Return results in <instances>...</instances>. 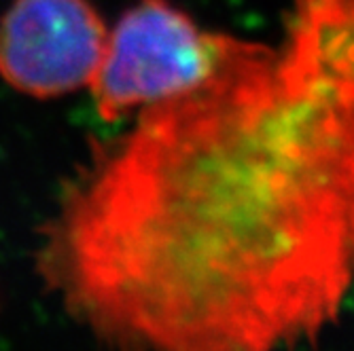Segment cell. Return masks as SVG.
Returning a JSON list of instances; mask_svg holds the SVG:
<instances>
[{
    "mask_svg": "<svg viewBox=\"0 0 354 351\" xmlns=\"http://www.w3.org/2000/svg\"><path fill=\"white\" fill-rule=\"evenodd\" d=\"M37 273L111 351H299L354 277V0H291L204 85L93 150Z\"/></svg>",
    "mask_w": 354,
    "mask_h": 351,
    "instance_id": "obj_1",
    "label": "cell"
},
{
    "mask_svg": "<svg viewBox=\"0 0 354 351\" xmlns=\"http://www.w3.org/2000/svg\"><path fill=\"white\" fill-rule=\"evenodd\" d=\"M106 43L89 0H13L0 17V77L30 98H62L91 87Z\"/></svg>",
    "mask_w": 354,
    "mask_h": 351,
    "instance_id": "obj_3",
    "label": "cell"
},
{
    "mask_svg": "<svg viewBox=\"0 0 354 351\" xmlns=\"http://www.w3.org/2000/svg\"><path fill=\"white\" fill-rule=\"evenodd\" d=\"M240 39L202 30L170 0H138L113 32L91 83L95 110L121 121L138 108L189 93L212 79Z\"/></svg>",
    "mask_w": 354,
    "mask_h": 351,
    "instance_id": "obj_2",
    "label": "cell"
}]
</instances>
